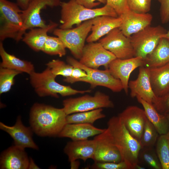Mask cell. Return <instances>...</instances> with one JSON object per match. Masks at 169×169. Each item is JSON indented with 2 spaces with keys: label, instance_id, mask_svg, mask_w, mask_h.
<instances>
[{
  "label": "cell",
  "instance_id": "obj_25",
  "mask_svg": "<svg viewBox=\"0 0 169 169\" xmlns=\"http://www.w3.org/2000/svg\"><path fill=\"white\" fill-rule=\"evenodd\" d=\"M0 55L2 59L0 67L25 73L29 75L35 71L34 65L31 62L21 59L8 53L1 41H0Z\"/></svg>",
  "mask_w": 169,
  "mask_h": 169
},
{
  "label": "cell",
  "instance_id": "obj_40",
  "mask_svg": "<svg viewBox=\"0 0 169 169\" xmlns=\"http://www.w3.org/2000/svg\"><path fill=\"white\" fill-rule=\"evenodd\" d=\"M160 3V15L161 22L166 23L169 22V0H157Z\"/></svg>",
  "mask_w": 169,
  "mask_h": 169
},
{
  "label": "cell",
  "instance_id": "obj_6",
  "mask_svg": "<svg viewBox=\"0 0 169 169\" xmlns=\"http://www.w3.org/2000/svg\"><path fill=\"white\" fill-rule=\"evenodd\" d=\"M92 25L91 19L84 21L75 28L67 29L56 28L53 30V33L61 39L74 58L79 59Z\"/></svg>",
  "mask_w": 169,
  "mask_h": 169
},
{
  "label": "cell",
  "instance_id": "obj_3",
  "mask_svg": "<svg viewBox=\"0 0 169 169\" xmlns=\"http://www.w3.org/2000/svg\"><path fill=\"white\" fill-rule=\"evenodd\" d=\"M60 6L61 24L59 28L62 29L72 28L74 25L78 26L99 16L118 17L115 11L106 4L100 8H89L79 4L75 0H69L62 2Z\"/></svg>",
  "mask_w": 169,
  "mask_h": 169
},
{
  "label": "cell",
  "instance_id": "obj_13",
  "mask_svg": "<svg viewBox=\"0 0 169 169\" xmlns=\"http://www.w3.org/2000/svg\"><path fill=\"white\" fill-rule=\"evenodd\" d=\"M96 148L92 160L94 162H119L122 161L120 153L115 145L110 132L107 128L95 136Z\"/></svg>",
  "mask_w": 169,
  "mask_h": 169
},
{
  "label": "cell",
  "instance_id": "obj_45",
  "mask_svg": "<svg viewBox=\"0 0 169 169\" xmlns=\"http://www.w3.org/2000/svg\"><path fill=\"white\" fill-rule=\"evenodd\" d=\"M145 168L144 167H142L140 165H139L138 164H137L136 167L135 169H144Z\"/></svg>",
  "mask_w": 169,
  "mask_h": 169
},
{
  "label": "cell",
  "instance_id": "obj_8",
  "mask_svg": "<svg viewBox=\"0 0 169 169\" xmlns=\"http://www.w3.org/2000/svg\"><path fill=\"white\" fill-rule=\"evenodd\" d=\"M66 61L72 66L79 67L86 73L87 76L80 79L78 82L89 83L91 88L102 86L108 88L114 92H119L123 90L120 81L114 77L108 69L101 70L88 67L71 56L67 57Z\"/></svg>",
  "mask_w": 169,
  "mask_h": 169
},
{
  "label": "cell",
  "instance_id": "obj_12",
  "mask_svg": "<svg viewBox=\"0 0 169 169\" xmlns=\"http://www.w3.org/2000/svg\"><path fill=\"white\" fill-rule=\"evenodd\" d=\"M116 58L99 42H93L85 45L79 61L88 67L98 69L103 66L107 69L110 63Z\"/></svg>",
  "mask_w": 169,
  "mask_h": 169
},
{
  "label": "cell",
  "instance_id": "obj_32",
  "mask_svg": "<svg viewBox=\"0 0 169 169\" xmlns=\"http://www.w3.org/2000/svg\"><path fill=\"white\" fill-rule=\"evenodd\" d=\"M18 71L0 67V94L9 91L14 84L15 77L21 73Z\"/></svg>",
  "mask_w": 169,
  "mask_h": 169
},
{
  "label": "cell",
  "instance_id": "obj_10",
  "mask_svg": "<svg viewBox=\"0 0 169 169\" xmlns=\"http://www.w3.org/2000/svg\"><path fill=\"white\" fill-rule=\"evenodd\" d=\"M61 2V0H32L27 8L22 10L23 25L20 33V40L22 39L27 30L46 26L47 24L40 15L41 11L47 7L53 8L60 6Z\"/></svg>",
  "mask_w": 169,
  "mask_h": 169
},
{
  "label": "cell",
  "instance_id": "obj_23",
  "mask_svg": "<svg viewBox=\"0 0 169 169\" xmlns=\"http://www.w3.org/2000/svg\"><path fill=\"white\" fill-rule=\"evenodd\" d=\"M58 26L57 23L50 21L45 27L31 28L24 34L22 40L33 50L42 51L48 36V33L53 31Z\"/></svg>",
  "mask_w": 169,
  "mask_h": 169
},
{
  "label": "cell",
  "instance_id": "obj_5",
  "mask_svg": "<svg viewBox=\"0 0 169 169\" xmlns=\"http://www.w3.org/2000/svg\"><path fill=\"white\" fill-rule=\"evenodd\" d=\"M22 10L17 3L0 0V40L9 38L19 41L23 25Z\"/></svg>",
  "mask_w": 169,
  "mask_h": 169
},
{
  "label": "cell",
  "instance_id": "obj_21",
  "mask_svg": "<svg viewBox=\"0 0 169 169\" xmlns=\"http://www.w3.org/2000/svg\"><path fill=\"white\" fill-rule=\"evenodd\" d=\"M122 22L121 18L108 15H100L92 19L91 33L86 41L88 43L95 42L106 35L114 28H119Z\"/></svg>",
  "mask_w": 169,
  "mask_h": 169
},
{
  "label": "cell",
  "instance_id": "obj_9",
  "mask_svg": "<svg viewBox=\"0 0 169 169\" xmlns=\"http://www.w3.org/2000/svg\"><path fill=\"white\" fill-rule=\"evenodd\" d=\"M166 32L160 25L149 26L130 38L132 45L134 57L142 58L144 60L158 44L161 36Z\"/></svg>",
  "mask_w": 169,
  "mask_h": 169
},
{
  "label": "cell",
  "instance_id": "obj_34",
  "mask_svg": "<svg viewBox=\"0 0 169 169\" xmlns=\"http://www.w3.org/2000/svg\"><path fill=\"white\" fill-rule=\"evenodd\" d=\"M139 155H140L141 158L152 168L162 169L156 151L155 150L153 147L142 148Z\"/></svg>",
  "mask_w": 169,
  "mask_h": 169
},
{
  "label": "cell",
  "instance_id": "obj_22",
  "mask_svg": "<svg viewBox=\"0 0 169 169\" xmlns=\"http://www.w3.org/2000/svg\"><path fill=\"white\" fill-rule=\"evenodd\" d=\"M105 130L90 124H67L58 137L69 138L73 141L83 140L95 136L102 133Z\"/></svg>",
  "mask_w": 169,
  "mask_h": 169
},
{
  "label": "cell",
  "instance_id": "obj_1",
  "mask_svg": "<svg viewBox=\"0 0 169 169\" xmlns=\"http://www.w3.org/2000/svg\"><path fill=\"white\" fill-rule=\"evenodd\" d=\"M66 116L63 108L35 103L30 111V127L39 136L58 137L67 124Z\"/></svg>",
  "mask_w": 169,
  "mask_h": 169
},
{
  "label": "cell",
  "instance_id": "obj_19",
  "mask_svg": "<svg viewBox=\"0 0 169 169\" xmlns=\"http://www.w3.org/2000/svg\"><path fill=\"white\" fill-rule=\"evenodd\" d=\"M95 140L87 139L69 141L64 149L70 164L80 159L85 162L88 159H93L95 148Z\"/></svg>",
  "mask_w": 169,
  "mask_h": 169
},
{
  "label": "cell",
  "instance_id": "obj_26",
  "mask_svg": "<svg viewBox=\"0 0 169 169\" xmlns=\"http://www.w3.org/2000/svg\"><path fill=\"white\" fill-rule=\"evenodd\" d=\"M145 67H158L169 63V40L161 38L159 42L153 50L144 60Z\"/></svg>",
  "mask_w": 169,
  "mask_h": 169
},
{
  "label": "cell",
  "instance_id": "obj_4",
  "mask_svg": "<svg viewBox=\"0 0 169 169\" xmlns=\"http://www.w3.org/2000/svg\"><path fill=\"white\" fill-rule=\"evenodd\" d=\"M29 75L31 85L37 95L40 97L51 96L57 98L58 94L66 96L90 93L91 91L90 90H77L70 86L59 83L55 79L56 76L48 67L41 72L34 71Z\"/></svg>",
  "mask_w": 169,
  "mask_h": 169
},
{
  "label": "cell",
  "instance_id": "obj_43",
  "mask_svg": "<svg viewBox=\"0 0 169 169\" xmlns=\"http://www.w3.org/2000/svg\"><path fill=\"white\" fill-rule=\"evenodd\" d=\"M28 169H40V168L36 164L33 159L30 158Z\"/></svg>",
  "mask_w": 169,
  "mask_h": 169
},
{
  "label": "cell",
  "instance_id": "obj_17",
  "mask_svg": "<svg viewBox=\"0 0 169 169\" xmlns=\"http://www.w3.org/2000/svg\"><path fill=\"white\" fill-rule=\"evenodd\" d=\"M0 129L8 133L13 139L14 145L23 149L30 148L38 150V147L33 139V132L30 127L23 124L21 117L18 116L15 124L8 126L0 122Z\"/></svg>",
  "mask_w": 169,
  "mask_h": 169
},
{
  "label": "cell",
  "instance_id": "obj_39",
  "mask_svg": "<svg viewBox=\"0 0 169 169\" xmlns=\"http://www.w3.org/2000/svg\"><path fill=\"white\" fill-rule=\"evenodd\" d=\"M87 76V74L84 70L79 67L73 66L71 76L65 78L63 80L65 82L72 84L78 82L80 79Z\"/></svg>",
  "mask_w": 169,
  "mask_h": 169
},
{
  "label": "cell",
  "instance_id": "obj_14",
  "mask_svg": "<svg viewBox=\"0 0 169 169\" xmlns=\"http://www.w3.org/2000/svg\"><path fill=\"white\" fill-rule=\"evenodd\" d=\"M144 60L139 57L125 59L116 58L110 63L108 69L114 77L120 81L123 90L128 94L131 73L137 68L144 66Z\"/></svg>",
  "mask_w": 169,
  "mask_h": 169
},
{
  "label": "cell",
  "instance_id": "obj_37",
  "mask_svg": "<svg viewBox=\"0 0 169 169\" xmlns=\"http://www.w3.org/2000/svg\"><path fill=\"white\" fill-rule=\"evenodd\" d=\"M153 105L161 114L166 115L169 113V91L163 95L158 97Z\"/></svg>",
  "mask_w": 169,
  "mask_h": 169
},
{
  "label": "cell",
  "instance_id": "obj_42",
  "mask_svg": "<svg viewBox=\"0 0 169 169\" xmlns=\"http://www.w3.org/2000/svg\"><path fill=\"white\" fill-rule=\"evenodd\" d=\"M16 3L22 10L25 9L32 0H16Z\"/></svg>",
  "mask_w": 169,
  "mask_h": 169
},
{
  "label": "cell",
  "instance_id": "obj_44",
  "mask_svg": "<svg viewBox=\"0 0 169 169\" xmlns=\"http://www.w3.org/2000/svg\"><path fill=\"white\" fill-rule=\"evenodd\" d=\"M161 38H165L169 40V30L161 36Z\"/></svg>",
  "mask_w": 169,
  "mask_h": 169
},
{
  "label": "cell",
  "instance_id": "obj_2",
  "mask_svg": "<svg viewBox=\"0 0 169 169\" xmlns=\"http://www.w3.org/2000/svg\"><path fill=\"white\" fill-rule=\"evenodd\" d=\"M107 125L122 161L126 163L128 169H135L142 148L140 142L131 134L118 116L110 118Z\"/></svg>",
  "mask_w": 169,
  "mask_h": 169
},
{
  "label": "cell",
  "instance_id": "obj_11",
  "mask_svg": "<svg viewBox=\"0 0 169 169\" xmlns=\"http://www.w3.org/2000/svg\"><path fill=\"white\" fill-rule=\"evenodd\" d=\"M99 42L116 58L125 59L134 57L130 38L125 36L119 28L112 30L105 37L100 39Z\"/></svg>",
  "mask_w": 169,
  "mask_h": 169
},
{
  "label": "cell",
  "instance_id": "obj_28",
  "mask_svg": "<svg viewBox=\"0 0 169 169\" xmlns=\"http://www.w3.org/2000/svg\"><path fill=\"white\" fill-rule=\"evenodd\" d=\"M103 108L76 113L67 115V124L84 123L93 124L97 120L105 118Z\"/></svg>",
  "mask_w": 169,
  "mask_h": 169
},
{
  "label": "cell",
  "instance_id": "obj_20",
  "mask_svg": "<svg viewBox=\"0 0 169 169\" xmlns=\"http://www.w3.org/2000/svg\"><path fill=\"white\" fill-rule=\"evenodd\" d=\"M29 158L23 148L15 145L4 151L0 157L1 169H28Z\"/></svg>",
  "mask_w": 169,
  "mask_h": 169
},
{
  "label": "cell",
  "instance_id": "obj_35",
  "mask_svg": "<svg viewBox=\"0 0 169 169\" xmlns=\"http://www.w3.org/2000/svg\"><path fill=\"white\" fill-rule=\"evenodd\" d=\"M152 0H127L129 9L139 13H147L151 9Z\"/></svg>",
  "mask_w": 169,
  "mask_h": 169
},
{
  "label": "cell",
  "instance_id": "obj_7",
  "mask_svg": "<svg viewBox=\"0 0 169 169\" xmlns=\"http://www.w3.org/2000/svg\"><path fill=\"white\" fill-rule=\"evenodd\" d=\"M63 108L67 115L74 113L103 108H113V102L109 96L100 91L93 96L85 95L65 99L63 101Z\"/></svg>",
  "mask_w": 169,
  "mask_h": 169
},
{
  "label": "cell",
  "instance_id": "obj_33",
  "mask_svg": "<svg viewBox=\"0 0 169 169\" xmlns=\"http://www.w3.org/2000/svg\"><path fill=\"white\" fill-rule=\"evenodd\" d=\"M46 65L54 75H61L65 78L71 76L73 68L72 65L59 59H53Z\"/></svg>",
  "mask_w": 169,
  "mask_h": 169
},
{
  "label": "cell",
  "instance_id": "obj_29",
  "mask_svg": "<svg viewBox=\"0 0 169 169\" xmlns=\"http://www.w3.org/2000/svg\"><path fill=\"white\" fill-rule=\"evenodd\" d=\"M156 144V152L162 168L169 169V134L160 135Z\"/></svg>",
  "mask_w": 169,
  "mask_h": 169
},
{
  "label": "cell",
  "instance_id": "obj_36",
  "mask_svg": "<svg viewBox=\"0 0 169 169\" xmlns=\"http://www.w3.org/2000/svg\"><path fill=\"white\" fill-rule=\"evenodd\" d=\"M90 168L94 169H128L126 163L123 161L118 163L94 162Z\"/></svg>",
  "mask_w": 169,
  "mask_h": 169
},
{
  "label": "cell",
  "instance_id": "obj_15",
  "mask_svg": "<svg viewBox=\"0 0 169 169\" xmlns=\"http://www.w3.org/2000/svg\"><path fill=\"white\" fill-rule=\"evenodd\" d=\"M128 86L132 98L139 96L152 105L157 99L151 86L148 68L140 67L137 78L129 82Z\"/></svg>",
  "mask_w": 169,
  "mask_h": 169
},
{
  "label": "cell",
  "instance_id": "obj_24",
  "mask_svg": "<svg viewBox=\"0 0 169 169\" xmlns=\"http://www.w3.org/2000/svg\"><path fill=\"white\" fill-rule=\"evenodd\" d=\"M149 69L152 90L156 96L161 97L169 91V63Z\"/></svg>",
  "mask_w": 169,
  "mask_h": 169
},
{
  "label": "cell",
  "instance_id": "obj_27",
  "mask_svg": "<svg viewBox=\"0 0 169 169\" xmlns=\"http://www.w3.org/2000/svg\"><path fill=\"white\" fill-rule=\"evenodd\" d=\"M143 106L148 119L154 126L160 135L167 134L169 131V122L166 116L159 113L153 106L139 96L136 97Z\"/></svg>",
  "mask_w": 169,
  "mask_h": 169
},
{
  "label": "cell",
  "instance_id": "obj_38",
  "mask_svg": "<svg viewBox=\"0 0 169 169\" xmlns=\"http://www.w3.org/2000/svg\"><path fill=\"white\" fill-rule=\"evenodd\" d=\"M106 4L111 7L118 17L120 16L129 8L127 0H106Z\"/></svg>",
  "mask_w": 169,
  "mask_h": 169
},
{
  "label": "cell",
  "instance_id": "obj_30",
  "mask_svg": "<svg viewBox=\"0 0 169 169\" xmlns=\"http://www.w3.org/2000/svg\"><path fill=\"white\" fill-rule=\"evenodd\" d=\"M66 48L59 38L48 35L42 51L49 55H57L61 57L65 55Z\"/></svg>",
  "mask_w": 169,
  "mask_h": 169
},
{
  "label": "cell",
  "instance_id": "obj_46",
  "mask_svg": "<svg viewBox=\"0 0 169 169\" xmlns=\"http://www.w3.org/2000/svg\"><path fill=\"white\" fill-rule=\"evenodd\" d=\"M166 115V117H167V119L168 120V121L169 122V113H168V114H167L166 115ZM168 133L169 134V132Z\"/></svg>",
  "mask_w": 169,
  "mask_h": 169
},
{
  "label": "cell",
  "instance_id": "obj_16",
  "mask_svg": "<svg viewBox=\"0 0 169 169\" xmlns=\"http://www.w3.org/2000/svg\"><path fill=\"white\" fill-rule=\"evenodd\" d=\"M118 116L131 134L140 141L147 119L144 110L136 106H130Z\"/></svg>",
  "mask_w": 169,
  "mask_h": 169
},
{
  "label": "cell",
  "instance_id": "obj_31",
  "mask_svg": "<svg viewBox=\"0 0 169 169\" xmlns=\"http://www.w3.org/2000/svg\"><path fill=\"white\" fill-rule=\"evenodd\" d=\"M158 134L154 126L147 119L140 141L142 148L153 147L156 143Z\"/></svg>",
  "mask_w": 169,
  "mask_h": 169
},
{
  "label": "cell",
  "instance_id": "obj_18",
  "mask_svg": "<svg viewBox=\"0 0 169 169\" xmlns=\"http://www.w3.org/2000/svg\"><path fill=\"white\" fill-rule=\"evenodd\" d=\"M119 17L121 18L122 22L119 28L125 36L129 38L150 26L153 18L150 13H139L129 8Z\"/></svg>",
  "mask_w": 169,
  "mask_h": 169
},
{
  "label": "cell",
  "instance_id": "obj_41",
  "mask_svg": "<svg viewBox=\"0 0 169 169\" xmlns=\"http://www.w3.org/2000/svg\"><path fill=\"white\" fill-rule=\"evenodd\" d=\"M79 4L89 8H93L101 3L106 4V0H75Z\"/></svg>",
  "mask_w": 169,
  "mask_h": 169
}]
</instances>
